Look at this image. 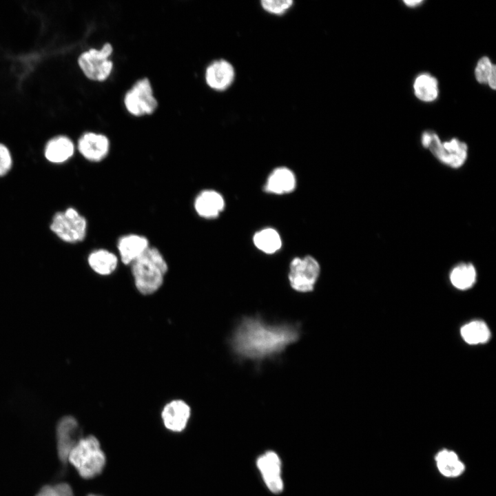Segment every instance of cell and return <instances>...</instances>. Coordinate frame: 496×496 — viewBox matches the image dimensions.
Wrapping results in <instances>:
<instances>
[{
  "label": "cell",
  "instance_id": "cell-1",
  "mask_svg": "<svg viewBox=\"0 0 496 496\" xmlns=\"http://www.w3.org/2000/svg\"><path fill=\"white\" fill-rule=\"evenodd\" d=\"M300 331L298 324H271L259 316L243 317L229 343L238 358L260 362L280 354L299 339Z\"/></svg>",
  "mask_w": 496,
  "mask_h": 496
},
{
  "label": "cell",
  "instance_id": "cell-2",
  "mask_svg": "<svg viewBox=\"0 0 496 496\" xmlns=\"http://www.w3.org/2000/svg\"><path fill=\"white\" fill-rule=\"evenodd\" d=\"M130 265L136 288L143 295L157 291L168 270L167 263L161 251L152 247Z\"/></svg>",
  "mask_w": 496,
  "mask_h": 496
},
{
  "label": "cell",
  "instance_id": "cell-3",
  "mask_svg": "<svg viewBox=\"0 0 496 496\" xmlns=\"http://www.w3.org/2000/svg\"><path fill=\"white\" fill-rule=\"evenodd\" d=\"M68 461L84 479L99 475L105 464V455L93 435L80 439L70 451Z\"/></svg>",
  "mask_w": 496,
  "mask_h": 496
},
{
  "label": "cell",
  "instance_id": "cell-4",
  "mask_svg": "<svg viewBox=\"0 0 496 496\" xmlns=\"http://www.w3.org/2000/svg\"><path fill=\"white\" fill-rule=\"evenodd\" d=\"M421 141L422 145L429 149L435 158L446 165L459 168L466 160L467 145L457 138L442 143L436 134L424 132Z\"/></svg>",
  "mask_w": 496,
  "mask_h": 496
},
{
  "label": "cell",
  "instance_id": "cell-5",
  "mask_svg": "<svg viewBox=\"0 0 496 496\" xmlns=\"http://www.w3.org/2000/svg\"><path fill=\"white\" fill-rule=\"evenodd\" d=\"M50 230L62 241L68 243L81 242L86 236L87 223L76 209L68 207L53 216Z\"/></svg>",
  "mask_w": 496,
  "mask_h": 496
},
{
  "label": "cell",
  "instance_id": "cell-6",
  "mask_svg": "<svg viewBox=\"0 0 496 496\" xmlns=\"http://www.w3.org/2000/svg\"><path fill=\"white\" fill-rule=\"evenodd\" d=\"M112 52V45L105 43L100 49L90 48L83 52L78 58V65L87 79L103 82L109 78L113 70L110 59Z\"/></svg>",
  "mask_w": 496,
  "mask_h": 496
},
{
  "label": "cell",
  "instance_id": "cell-7",
  "mask_svg": "<svg viewBox=\"0 0 496 496\" xmlns=\"http://www.w3.org/2000/svg\"><path fill=\"white\" fill-rule=\"evenodd\" d=\"M123 103L126 110L134 116L153 114L158 107V101L147 78L137 80L125 94Z\"/></svg>",
  "mask_w": 496,
  "mask_h": 496
},
{
  "label": "cell",
  "instance_id": "cell-8",
  "mask_svg": "<svg viewBox=\"0 0 496 496\" xmlns=\"http://www.w3.org/2000/svg\"><path fill=\"white\" fill-rule=\"evenodd\" d=\"M320 272L318 262L311 256L295 258L289 265L288 278L291 288L298 292L313 291Z\"/></svg>",
  "mask_w": 496,
  "mask_h": 496
},
{
  "label": "cell",
  "instance_id": "cell-9",
  "mask_svg": "<svg viewBox=\"0 0 496 496\" xmlns=\"http://www.w3.org/2000/svg\"><path fill=\"white\" fill-rule=\"evenodd\" d=\"M256 464L268 490L274 494L280 493L284 488V482L279 455L275 451H267L258 457Z\"/></svg>",
  "mask_w": 496,
  "mask_h": 496
},
{
  "label": "cell",
  "instance_id": "cell-10",
  "mask_svg": "<svg viewBox=\"0 0 496 496\" xmlns=\"http://www.w3.org/2000/svg\"><path fill=\"white\" fill-rule=\"evenodd\" d=\"M109 138L103 134L87 132L78 140L77 148L84 158L92 162L103 160L110 152Z\"/></svg>",
  "mask_w": 496,
  "mask_h": 496
},
{
  "label": "cell",
  "instance_id": "cell-11",
  "mask_svg": "<svg viewBox=\"0 0 496 496\" xmlns=\"http://www.w3.org/2000/svg\"><path fill=\"white\" fill-rule=\"evenodd\" d=\"M79 424L72 416H65L56 427L57 451L60 459L65 462L69 454L78 442Z\"/></svg>",
  "mask_w": 496,
  "mask_h": 496
},
{
  "label": "cell",
  "instance_id": "cell-12",
  "mask_svg": "<svg viewBox=\"0 0 496 496\" xmlns=\"http://www.w3.org/2000/svg\"><path fill=\"white\" fill-rule=\"evenodd\" d=\"M191 415L189 405L181 400H172L164 406L161 417L166 428L173 432H181Z\"/></svg>",
  "mask_w": 496,
  "mask_h": 496
},
{
  "label": "cell",
  "instance_id": "cell-13",
  "mask_svg": "<svg viewBox=\"0 0 496 496\" xmlns=\"http://www.w3.org/2000/svg\"><path fill=\"white\" fill-rule=\"evenodd\" d=\"M205 81L209 87L223 91L230 86L234 78L232 65L227 61L219 59L211 63L205 70Z\"/></svg>",
  "mask_w": 496,
  "mask_h": 496
},
{
  "label": "cell",
  "instance_id": "cell-14",
  "mask_svg": "<svg viewBox=\"0 0 496 496\" xmlns=\"http://www.w3.org/2000/svg\"><path fill=\"white\" fill-rule=\"evenodd\" d=\"M149 247L148 239L141 235L130 234L121 236L117 249L122 262L131 265Z\"/></svg>",
  "mask_w": 496,
  "mask_h": 496
},
{
  "label": "cell",
  "instance_id": "cell-15",
  "mask_svg": "<svg viewBox=\"0 0 496 496\" xmlns=\"http://www.w3.org/2000/svg\"><path fill=\"white\" fill-rule=\"evenodd\" d=\"M194 207L197 214L205 219L216 218L224 209L225 201L215 190L205 189L196 197Z\"/></svg>",
  "mask_w": 496,
  "mask_h": 496
},
{
  "label": "cell",
  "instance_id": "cell-16",
  "mask_svg": "<svg viewBox=\"0 0 496 496\" xmlns=\"http://www.w3.org/2000/svg\"><path fill=\"white\" fill-rule=\"evenodd\" d=\"M74 150V144L69 137L59 135L50 138L46 143L44 156L50 163L61 164L71 158Z\"/></svg>",
  "mask_w": 496,
  "mask_h": 496
},
{
  "label": "cell",
  "instance_id": "cell-17",
  "mask_svg": "<svg viewBox=\"0 0 496 496\" xmlns=\"http://www.w3.org/2000/svg\"><path fill=\"white\" fill-rule=\"evenodd\" d=\"M296 187V177L291 170L285 167L275 169L269 176L265 190L276 194L291 192Z\"/></svg>",
  "mask_w": 496,
  "mask_h": 496
},
{
  "label": "cell",
  "instance_id": "cell-18",
  "mask_svg": "<svg viewBox=\"0 0 496 496\" xmlns=\"http://www.w3.org/2000/svg\"><path fill=\"white\" fill-rule=\"evenodd\" d=\"M435 460L439 472L446 477H459L466 469L464 462L452 450L443 448L439 451L435 456Z\"/></svg>",
  "mask_w": 496,
  "mask_h": 496
},
{
  "label": "cell",
  "instance_id": "cell-19",
  "mask_svg": "<svg viewBox=\"0 0 496 496\" xmlns=\"http://www.w3.org/2000/svg\"><path fill=\"white\" fill-rule=\"evenodd\" d=\"M90 267L96 273L107 276L112 273L118 265V258L112 252L99 249L92 251L87 258Z\"/></svg>",
  "mask_w": 496,
  "mask_h": 496
},
{
  "label": "cell",
  "instance_id": "cell-20",
  "mask_svg": "<svg viewBox=\"0 0 496 496\" xmlns=\"http://www.w3.org/2000/svg\"><path fill=\"white\" fill-rule=\"evenodd\" d=\"M476 270L471 263H462L451 271L450 280L458 289L466 290L473 286L476 281Z\"/></svg>",
  "mask_w": 496,
  "mask_h": 496
},
{
  "label": "cell",
  "instance_id": "cell-21",
  "mask_svg": "<svg viewBox=\"0 0 496 496\" xmlns=\"http://www.w3.org/2000/svg\"><path fill=\"white\" fill-rule=\"evenodd\" d=\"M464 340L470 344L486 342L490 337V331L486 324L481 320L472 321L463 326L460 331Z\"/></svg>",
  "mask_w": 496,
  "mask_h": 496
},
{
  "label": "cell",
  "instance_id": "cell-22",
  "mask_svg": "<svg viewBox=\"0 0 496 496\" xmlns=\"http://www.w3.org/2000/svg\"><path fill=\"white\" fill-rule=\"evenodd\" d=\"M253 239L255 246L266 254L276 252L282 245L279 234L272 228H265L256 232Z\"/></svg>",
  "mask_w": 496,
  "mask_h": 496
},
{
  "label": "cell",
  "instance_id": "cell-23",
  "mask_svg": "<svg viewBox=\"0 0 496 496\" xmlns=\"http://www.w3.org/2000/svg\"><path fill=\"white\" fill-rule=\"evenodd\" d=\"M413 87L415 96L422 101H432L437 96V81L428 74H422L418 76L415 81Z\"/></svg>",
  "mask_w": 496,
  "mask_h": 496
},
{
  "label": "cell",
  "instance_id": "cell-24",
  "mask_svg": "<svg viewBox=\"0 0 496 496\" xmlns=\"http://www.w3.org/2000/svg\"><path fill=\"white\" fill-rule=\"evenodd\" d=\"M475 74L479 83H488L493 90L495 89L496 66L492 64L488 57L484 56L479 60L475 68Z\"/></svg>",
  "mask_w": 496,
  "mask_h": 496
},
{
  "label": "cell",
  "instance_id": "cell-25",
  "mask_svg": "<svg viewBox=\"0 0 496 496\" xmlns=\"http://www.w3.org/2000/svg\"><path fill=\"white\" fill-rule=\"evenodd\" d=\"M261 4L265 10L271 13L280 14L291 6L293 1L291 0H264L261 1Z\"/></svg>",
  "mask_w": 496,
  "mask_h": 496
},
{
  "label": "cell",
  "instance_id": "cell-26",
  "mask_svg": "<svg viewBox=\"0 0 496 496\" xmlns=\"http://www.w3.org/2000/svg\"><path fill=\"white\" fill-rule=\"evenodd\" d=\"M12 166V157L8 147L0 143V177L6 175Z\"/></svg>",
  "mask_w": 496,
  "mask_h": 496
},
{
  "label": "cell",
  "instance_id": "cell-27",
  "mask_svg": "<svg viewBox=\"0 0 496 496\" xmlns=\"http://www.w3.org/2000/svg\"><path fill=\"white\" fill-rule=\"evenodd\" d=\"M60 496H74L72 488L66 483H60L54 486Z\"/></svg>",
  "mask_w": 496,
  "mask_h": 496
},
{
  "label": "cell",
  "instance_id": "cell-28",
  "mask_svg": "<svg viewBox=\"0 0 496 496\" xmlns=\"http://www.w3.org/2000/svg\"><path fill=\"white\" fill-rule=\"evenodd\" d=\"M36 496H60L54 486H45Z\"/></svg>",
  "mask_w": 496,
  "mask_h": 496
},
{
  "label": "cell",
  "instance_id": "cell-29",
  "mask_svg": "<svg viewBox=\"0 0 496 496\" xmlns=\"http://www.w3.org/2000/svg\"><path fill=\"white\" fill-rule=\"evenodd\" d=\"M404 2L409 6H415L422 2L421 0H414V1H404Z\"/></svg>",
  "mask_w": 496,
  "mask_h": 496
},
{
  "label": "cell",
  "instance_id": "cell-30",
  "mask_svg": "<svg viewBox=\"0 0 496 496\" xmlns=\"http://www.w3.org/2000/svg\"><path fill=\"white\" fill-rule=\"evenodd\" d=\"M88 496H98V495L92 494V495H89Z\"/></svg>",
  "mask_w": 496,
  "mask_h": 496
}]
</instances>
